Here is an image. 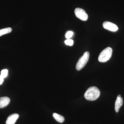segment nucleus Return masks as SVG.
Masks as SVG:
<instances>
[{
    "instance_id": "obj_7",
    "label": "nucleus",
    "mask_w": 124,
    "mask_h": 124,
    "mask_svg": "<svg viewBox=\"0 0 124 124\" xmlns=\"http://www.w3.org/2000/svg\"><path fill=\"white\" fill-rule=\"evenodd\" d=\"M19 117V115L17 113H14L9 116L6 120V124H15Z\"/></svg>"
},
{
    "instance_id": "obj_12",
    "label": "nucleus",
    "mask_w": 124,
    "mask_h": 124,
    "mask_svg": "<svg viewBox=\"0 0 124 124\" xmlns=\"http://www.w3.org/2000/svg\"><path fill=\"white\" fill-rule=\"evenodd\" d=\"M73 34V32L71 31H68L66 33L65 37L67 39H70V38L72 37Z\"/></svg>"
},
{
    "instance_id": "obj_9",
    "label": "nucleus",
    "mask_w": 124,
    "mask_h": 124,
    "mask_svg": "<svg viewBox=\"0 0 124 124\" xmlns=\"http://www.w3.org/2000/svg\"><path fill=\"white\" fill-rule=\"evenodd\" d=\"M53 116L57 122L59 123H63L64 121V117L57 113H54L53 114Z\"/></svg>"
},
{
    "instance_id": "obj_3",
    "label": "nucleus",
    "mask_w": 124,
    "mask_h": 124,
    "mask_svg": "<svg viewBox=\"0 0 124 124\" xmlns=\"http://www.w3.org/2000/svg\"><path fill=\"white\" fill-rule=\"evenodd\" d=\"M89 57V52L88 51L85 52L82 57L80 58L77 63L76 69L77 70H80L85 66L88 61Z\"/></svg>"
},
{
    "instance_id": "obj_14",
    "label": "nucleus",
    "mask_w": 124,
    "mask_h": 124,
    "mask_svg": "<svg viewBox=\"0 0 124 124\" xmlns=\"http://www.w3.org/2000/svg\"><path fill=\"white\" fill-rule=\"evenodd\" d=\"M4 81V78L1 76L0 75V85L2 84Z\"/></svg>"
},
{
    "instance_id": "obj_1",
    "label": "nucleus",
    "mask_w": 124,
    "mask_h": 124,
    "mask_svg": "<svg viewBox=\"0 0 124 124\" xmlns=\"http://www.w3.org/2000/svg\"><path fill=\"white\" fill-rule=\"evenodd\" d=\"M100 92L99 89L95 86L90 87L86 90L84 94L85 97L89 101L97 100L100 95Z\"/></svg>"
},
{
    "instance_id": "obj_11",
    "label": "nucleus",
    "mask_w": 124,
    "mask_h": 124,
    "mask_svg": "<svg viewBox=\"0 0 124 124\" xmlns=\"http://www.w3.org/2000/svg\"><path fill=\"white\" fill-rule=\"evenodd\" d=\"M8 75V70L7 69H4L1 70V72L0 75L4 79L6 78Z\"/></svg>"
},
{
    "instance_id": "obj_13",
    "label": "nucleus",
    "mask_w": 124,
    "mask_h": 124,
    "mask_svg": "<svg viewBox=\"0 0 124 124\" xmlns=\"http://www.w3.org/2000/svg\"><path fill=\"white\" fill-rule=\"evenodd\" d=\"M65 44L67 45L72 46L73 45V40L70 39H67L64 41Z\"/></svg>"
},
{
    "instance_id": "obj_2",
    "label": "nucleus",
    "mask_w": 124,
    "mask_h": 124,
    "mask_svg": "<svg viewBox=\"0 0 124 124\" xmlns=\"http://www.w3.org/2000/svg\"><path fill=\"white\" fill-rule=\"evenodd\" d=\"M112 49L110 47L104 49L99 54L98 60L101 62H107L110 59L112 54Z\"/></svg>"
},
{
    "instance_id": "obj_10",
    "label": "nucleus",
    "mask_w": 124,
    "mask_h": 124,
    "mask_svg": "<svg viewBox=\"0 0 124 124\" xmlns=\"http://www.w3.org/2000/svg\"><path fill=\"white\" fill-rule=\"evenodd\" d=\"M12 31V29L10 27L6 28L1 29H0V37L7 34V33H10Z\"/></svg>"
},
{
    "instance_id": "obj_8",
    "label": "nucleus",
    "mask_w": 124,
    "mask_h": 124,
    "mask_svg": "<svg viewBox=\"0 0 124 124\" xmlns=\"http://www.w3.org/2000/svg\"><path fill=\"white\" fill-rule=\"evenodd\" d=\"M10 102V99L8 97H4L0 98V108H2L7 106Z\"/></svg>"
},
{
    "instance_id": "obj_6",
    "label": "nucleus",
    "mask_w": 124,
    "mask_h": 124,
    "mask_svg": "<svg viewBox=\"0 0 124 124\" xmlns=\"http://www.w3.org/2000/svg\"><path fill=\"white\" fill-rule=\"evenodd\" d=\"M123 104V98L119 94L117 96L115 103V110L116 112H118L120 108Z\"/></svg>"
},
{
    "instance_id": "obj_4",
    "label": "nucleus",
    "mask_w": 124,
    "mask_h": 124,
    "mask_svg": "<svg viewBox=\"0 0 124 124\" xmlns=\"http://www.w3.org/2000/svg\"><path fill=\"white\" fill-rule=\"evenodd\" d=\"M75 14L77 17L82 21H85L88 19V14L84 10L81 8H76L75 10Z\"/></svg>"
},
{
    "instance_id": "obj_5",
    "label": "nucleus",
    "mask_w": 124,
    "mask_h": 124,
    "mask_svg": "<svg viewBox=\"0 0 124 124\" xmlns=\"http://www.w3.org/2000/svg\"><path fill=\"white\" fill-rule=\"evenodd\" d=\"M103 26L104 29L112 32L116 31L119 29L117 25L109 22H104Z\"/></svg>"
}]
</instances>
